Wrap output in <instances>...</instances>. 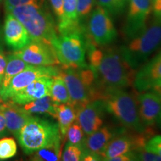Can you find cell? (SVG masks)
<instances>
[{
    "mask_svg": "<svg viewBox=\"0 0 161 161\" xmlns=\"http://www.w3.org/2000/svg\"><path fill=\"white\" fill-rule=\"evenodd\" d=\"M86 52L89 66L96 75L101 100L108 92L133 85L136 70L128 65L119 49H98L86 42Z\"/></svg>",
    "mask_w": 161,
    "mask_h": 161,
    "instance_id": "cell-1",
    "label": "cell"
},
{
    "mask_svg": "<svg viewBox=\"0 0 161 161\" xmlns=\"http://www.w3.org/2000/svg\"><path fill=\"white\" fill-rule=\"evenodd\" d=\"M23 24L31 41L52 44L58 37L57 28L52 15L42 5H19L6 10Z\"/></svg>",
    "mask_w": 161,
    "mask_h": 161,
    "instance_id": "cell-2",
    "label": "cell"
},
{
    "mask_svg": "<svg viewBox=\"0 0 161 161\" xmlns=\"http://www.w3.org/2000/svg\"><path fill=\"white\" fill-rule=\"evenodd\" d=\"M161 46V23L156 19L128 43L120 46L121 55L132 69L136 70Z\"/></svg>",
    "mask_w": 161,
    "mask_h": 161,
    "instance_id": "cell-3",
    "label": "cell"
},
{
    "mask_svg": "<svg viewBox=\"0 0 161 161\" xmlns=\"http://www.w3.org/2000/svg\"><path fill=\"white\" fill-rule=\"evenodd\" d=\"M105 110L127 129L142 133L148 129L141 122L136 98L124 89L108 92L102 98Z\"/></svg>",
    "mask_w": 161,
    "mask_h": 161,
    "instance_id": "cell-4",
    "label": "cell"
},
{
    "mask_svg": "<svg viewBox=\"0 0 161 161\" xmlns=\"http://www.w3.org/2000/svg\"><path fill=\"white\" fill-rule=\"evenodd\" d=\"M60 137L58 124L31 116L20 130L17 140L23 152L32 154Z\"/></svg>",
    "mask_w": 161,
    "mask_h": 161,
    "instance_id": "cell-5",
    "label": "cell"
},
{
    "mask_svg": "<svg viewBox=\"0 0 161 161\" xmlns=\"http://www.w3.org/2000/svg\"><path fill=\"white\" fill-rule=\"evenodd\" d=\"M62 69H79L87 65L85 60L86 39L85 30L58 36L52 43Z\"/></svg>",
    "mask_w": 161,
    "mask_h": 161,
    "instance_id": "cell-6",
    "label": "cell"
},
{
    "mask_svg": "<svg viewBox=\"0 0 161 161\" xmlns=\"http://www.w3.org/2000/svg\"><path fill=\"white\" fill-rule=\"evenodd\" d=\"M85 33L86 42L97 47L109 45L117 37L111 17L98 6L91 12L86 20Z\"/></svg>",
    "mask_w": 161,
    "mask_h": 161,
    "instance_id": "cell-7",
    "label": "cell"
},
{
    "mask_svg": "<svg viewBox=\"0 0 161 161\" xmlns=\"http://www.w3.org/2000/svg\"><path fill=\"white\" fill-rule=\"evenodd\" d=\"M60 71L61 69L60 68L55 66L31 65L12 78L7 87L0 90V96L3 101L8 100L16 92L23 89L35 80L43 76L53 78L60 75Z\"/></svg>",
    "mask_w": 161,
    "mask_h": 161,
    "instance_id": "cell-8",
    "label": "cell"
},
{
    "mask_svg": "<svg viewBox=\"0 0 161 161\" xmlns=\"http://www.w3.org/2000/svg\"><path fill=\"white\" fill-rule=\"evenodd\" d=\"M128 14L123 26L127 40L136 37L146 29L147 20L152 11L153 0H128Z\"/></svg>",
    "mask_w": 161,
    "mask_h": 161,
    "instance_id": "cell-9",
    "label": "cell"
},
{
    "mask_svg": "<svg viewBox=\"0 0 161 161\" xmlns=\"http://www.w3.org/2000/svg\"><path fill=\"white\" fill-rule=\"evenodd\" d=\"M14 53L26 63L36 66H55L60 64L55 48L52 44L31 41Z\"/></svg>",
    "mask_w": 161,
    "mask_h": 161,
    "instance_id": "cell-10",
    "label": "cell"
},
{
    "mask_svg": "<svg viewBox=\"0 0 161 161\" xmlns=\"http://www.w3.org/2000/svg\"><path fill=\"white\" fill-rule=\"evenodd\" d=\"M105 108L103 100H93L76 110V121L83 129L84 134L89 136L102 126Z\"/></svg>",
    "mask_w": 161,
    "mask_h": 161,
    "instance_id": "cell-11",
    "label": "cell"
},
{
    "mask_svg": "<svg viewBox=\"0 0 161 161\" xmlns=\"http://www.w3.org/2000/svg\"><path fill=\"white\" fill-rule=\"evenodd\" d=\"M65 82L71 99V103L78 110L80 107L91 102L89 89L81 79L78 69H61L60 73Z\"/></svg>",
    "mask_w": 161,
    "mask_h": 161,
    "instance_id": "cell-12",
    "label": "cell"
},
{
    "mask_svg": "<svg viewBox=\"0 0 161 161\" xmlns=\"http://www.w3.org/2000/svg\"><path fill=\"white\" fill-rule=\"evenodd\" d=\"M161 79V49L152 59L139 68L134 77V85L139 92L147 91Z\"/></svg>",
    "mask_w": 161,
    "mask_h": 161,
    "instance_id": "cell-13",
    "label": "cell"
},
{
    "mask_svg": "<svg viewBox=\"0 0 161 161\" xmlns=\"http://www.w3.org/2000/svg\"><path fill=\"white\" fill-rule=\"evenodd\" d=\"M4 39L7 46L14 51L23 49L31 42L23 24L9 13H7L4 25Z\"/></svg>",
    "mask_w": 161,
    "mask_h": 161,
    "instance_id": "cell-14",
    "label": "cell"
},
{
    "mask_svg": "<svg viewBox=\"0 0 161 161\" xmlns=\"http://www.w3.org/2000/svg\"><path fill=\"white\" fill-rule=\"evenodd\" d=\"M136 99L142 123L147 128L153 126L161 111V98L149 91L138 95Z\"/></svg>",
    "mask_w": 161,
    "mask_h": 161,
    "instance_id": "cell-15",
    "label": "cell"
},
{
    "mask_svg": "<svg viewBox=\"0 0 161 161\" xmlns=\"http://www.w3.org/2000/svg\"><path fill=\"white\" fill-rule=\"evenodd\" d=\"M52 80L53 78L48 76L38 78L23 89L16 92L10 99L16 104L23 105L34 100L50 96Z\"/></svg>",
    "mask_w": 161,
    "mask_h": 161,
    "instance_id": "cell-16",
    "label": "cell"
},
{
    "mask_svg": "<svg viewBox=\"0 0 161 161\" xmlns=\"http://www.w3.org/2000/svg\"><path fill=\"white\" fill-rule=\"evenodd\" d=\"M0 112L5 118L7 129L17 138L21 128L31 117V114L11 99L0 103Z\"/></svg>",
    "mask_w": 161,
    "mask_h": 161,
    "instance_id": "cell-17",
    "label": "cell"
},
{
    "mask_svg": "<svg viewBox=\"0 0 161 161\" xmlns=\"http://www.w3.org/2000/svg\"><path fill=\"white\" fill-rule=\"evenodd\" d=\"M125 130V128L102 126L99 129L85 138L83 144L84 149L103 157L107 147L112 139Z\"/></svg>",
    "mask_w": 161,
    "mask_h": 161,
    "instance_id": "cell-18",
    "label": "cell"
},
{
    "mask_svg": "<svg viewBox=\"0 0 161 161\" xmlns=\"http://www.w3.org/2000/svg\"><path fill=\"white\" fill-rule=\"evenodd\" d=\"M58 105V104L52 100L51 96H46L23 104V108L31 114H47L56 118Z\"/></svg>",
    "mask_w": 161,
    "mask_h": 161,
    "instance_id": "cell-19",
    "label": "cell"
},
{
    "mask_svg": "<svg viewBox=\"0 0 161 161\" xmlns=\"http://www.w3.org/2000/svg\"><path fill=\"white\" fill-rule=\"evenodd\" d=\"M77 113L71 104H58L57 108V116L58 128L62 138L66 137V133L70 125L76 119Z\"/></svg>",
    "mask_w": 161,
    "mask_h": 161,
    "instance_id": "cell-20",
    "label": "cell"
},
{
    "mask_svg": "<svg viewBox=\"0 0 161 161\" xmlns=\"http://www.w3.org/2000/svg\"><path fill=\"white\" fill-rule=\"evenodd\" d=\"M31 66V64L26 63L17 55H16L14 52L11 55H8L5 67V75H4L3 81H2V86L0 90H3L7 87L12 78Z\"/></svg>",
    "mask_w": 161,
    "mask_h": 161,
    "instance_id": "cell-21",
    "label": "cell"
},
{
    "mask_svg": "<svg viewBox=\"0 0 161 161\" xmlns=\"http://www.w3.org/2000/svg\"><path fill=\"white\" fill-rule=\"evenodd\" d=\"M63 138L55 140L43 148L33 153L31 160L35 161H57L61 158V142Z\"/></svg>",
    "mask_w": 161,
    "mask_h": 161,
    "instance_id": "cell-22",
    "label": "cell"
},
{
    "mask_svg": "<svg viewBox=\"0 0 161 161\" xmlns=\"http://www.w3.org/2000/svg\"><path fill=\"white\" fill-rule=\"evenodd\" d=\"M50 96L57 104H71V99L63 78L58 75L53 77Z\"/></svg>",
    "mask_w": 161,
    "mask_h": 161,
    "instance_id": "cell-23",
    "label": "cell"
},
{
    "mask_svg": "<svg viewBox=\"0 0 161 161\" xmlns=\"http://www.w3.org/2000/svg\"><path fill=\"white\" fill-rule=\"evenodd\" d=\"M127 1L128 0H96V3L110 17H117L124 11Z\"/></svg>",
    "mask_w": 161,
    "mask_h": 161,
    "instance_id": "cell-24",
    "label": "cell"
},
{
    "mask_svg": "<svg viewBox=\"0 0 161 161\" xmlns=\"http://www.w3.org/2000/svg\"><path fill=\"white\" fill-rule=\"evenodd\" d=\"M17 143L12 137H5L0 140V160L13 158L17 154Z\"/></svg>",
    "mask_w": 161,
    "mask_h": 161,
    "instance_id": "cell-25",
    "label": "cell"
},
{
    "mask_svg": "<svg viewBox=\"0 0 161 161\" xmlns=\"http://www.w3.org/2000/svg\"><path fill=\"white\" fill-rule=\"evenodd\" d=\"M66 136L68 143L72 145H83L85 140L84 130L76 120L70 125L66 133Z\"/></svg>",
    "mask_w": 161,
    "mask_h": 161,
    "instance_id": "cell-26",
    "label": "cell"
},
{
    "mask_svg": "<svg viewBox=\"0 0 161 161\" xmlns=\"http://www.w3.org/2000/svg\"><path fill=\"white\" fill-rule=\"evenodd\" d=\"M79 22L78 18L77 0H64V17L60 23Z\"/></svg>",
    "mask_w": 161,
    "mask_h": 161,
    "instance_id": "cell-27",
    "label": "cell"
},
{
    "mask_svg": "<svg viewBox=\"0 0 161 161\" xmlns=\"http://www.w3.org/2000/svg\"><path fill=\"white\" fill-rule=\"evenodd\" d=\"M84 152L83 145L66 144L64 151L61 160L64 161H79L81 160Z\"/></svg>",
    "mask_w": 161,
    "mask_h": 161,
    "instance_id": "cell-28",
    "label": "cell"
},
{
    "mask_svg": "<svg viewBox=\"0 0 161 161\" xmlns=\"http://www.w3.org/2000/svg\"><path fill=\"white\" fill-rule=\"evenodd\" d=\"M96 0H77L78 18L79 22L85 25L88 17L93 9Z\"/></svg>",
    "mask_w": 161,
    "mask_h": 161,
    "instance_id": "cell-29",
    "label": "cell"
},
{
    "mask_svg": "<svg viewBox=\"0 0 161 161\" xmlns=\"http://www.w3.org/2000/svg\"><path fill=\"white\" fill-rule=\"evenodd\" d=\"M136 160L142 161H161V158L154 153L148 152L142 148V149L134 151Z\"/></svg>",
    "mask_w": 161,
    "mask_h": 161,
    "instance_id": "cell-30",
    "label": "cell"
},
{
    "mask_svg": "<svg viewBox=\"0 0 161 161\" xmlns=\"http://www.w3.org/2000/svg\"><path fill=\"white\" fill-rule=\"evenodd\" d=\"M145 149L154 153L161 158V135L150 138L145 146Z\"/></svg>",
    "mask_w": 161,
    "mask_h": 161,
    "instance_id": "cell-31",
    "label": "cell"
},
{
    "mask_svg": "<svg viewBox=\"0 0 161 161\" xmlns=\"http://www.w3.org/2000/svg\"><path fill=\"white\" fill-rule=\"evenodd\" d=\"M43 2L44 0H5V9L8 10L17 6L29 5V4L43 5Z\"/></svg>",
    "mask_w": 161,
    "mask_h": 161,
    "instance_id": "cell-32",
    "label": "cell"
},
{
    "mask_svg": "<svg viewBox=\"0 0 161 161\" xmlns=\"http://www.w3.org/2000/svg\"><path fill=\"white\" fill-rule=\"evenodd\" d=\"M54 14L59 22L64 17V0H49Z\"/></svg>",
    "mask_w": 161,
    "mask_h": 161,
    "instance_id": "cell-33",
    "label": "cell"
},
{
    "mask_svg": "<svg viewBox=\"0 0 161 161\" xmlns=\"http://www.w3.org/2000/svg\"><path fill=\"white\" fill-rule=\"evenodd\" d=\"M152 11L154 19L161 23V0H153Z\"/></svg>",
    "mask_w": 161,
    "mask_h": 161,
    "instance_id": "cell-34",
    "label": "cell"
},
{
    "mask_svg": "<svg viewBox=\"0 0 161 161\" xmlns=\"http://www.w3.org/2000/svg\"><path fill=\"white\" fill-rule=\"evenodd\" d=\"M130 160H136L134 151H130V152H128L127 153H125V154L116 156L115 158H112L110 161H130Z\"/></svg>",
    "mask_w": 161,
    "mask_h": 161,
    "instance_id": "cell-35",
    "label": "cell"
},
{
    "mask_svg": "<svg viewBox=\"0 0 161 161\" xmlns=\"http://www.w3.org/2000/svg\"><path fill=\"white\" fill-rule=\"evenodd\" d=\"M6 64H7V59H6L5 55L0 51V84H2L4 75H5Z\"/></svg>",
    "mask_w": 161,
    "mask_h": 161,
    "instance_id": "cell-36",
    "label": "cell"
},
{
    "mask_svg": "<svg viewBox=\"0 0 161 161\" xmlns=\"http://www.w3.org/2000/svg\"><path fill=\"white\" fill-rule=\"evenodd\" d=\"M148 90L161 98V79L155 82Z\"/></svg>",
    "mask_w": 161,
    "mask_h": 161,
    "instance_id": "cell-37",
    "label": "cell"
},
{
    "mask_svg": "<svg viewBox=\"0 0 161 161\" xmlns=\"http://www.w3.org/2000/svg\"><path fill=\"white\" fill-rule=\"evenodd\" d=\"M7 125H6V120L3 114L0 112V136H3L5 134Z\"/></svg>",
    "mask_w": 161,
    "mask_h": 161,
    "instance_id": "cell-38",
    "label": "cell"
},
{
    "mask_svg": "<svg viewBox=\"0 0 161 161\" xmlns=\"http://www.w3.org/2000/svg\"><path fill=\"white\" fill-rule=\"evenodd\" d=\"M157 123H158V125L159 126V128L161 129V111L158 116V120H157Z\"/></svg>",
    "mask_w": 161,
    "mask_h": 161,
    "instance_id": "cell-39",
    "label": "cell"
},
{
    "mask_svg": "<svg viewBox=\"0 0 161 161\" xmlns=\"http://www.w3.org/2000/svg\"><path fill=\"white\" fill-rule=\"evenodd\" d=\"M3 102V100L2 99V98H1V96H0V103H2V102Z\"/></svg>",
    "mask_w": 161,
    "mask_h": 161,
    "instance_id": "cell-40",
    "label": "cell"
},
{
    "mask_svg": "<svg viewBox=\"0 0 161 161\" xmlns=\"http://www.w3.org/2000/svg\"><path fill=\"white\" fill-rule=\"evenodd\" d=\"M0 1H1V0H0Z\"/></svg>",
    "mask_w": 161,
    "mask_h": 161,
    "instance_id": "cell-41",
    "label": "cell"
}]
</instances>
